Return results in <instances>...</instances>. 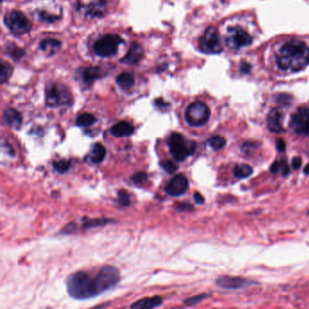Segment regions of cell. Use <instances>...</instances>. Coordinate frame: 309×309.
Returning a JSON list of instances; mask_svg holds the SVG:
<instances>
[{
    "label": "cell",
    "instance_id": "cell-1",
    "mask_svg": "<svg viewBox=\"0 0 309 309\" xmlns=\"http://www.w3.org/2000/svg\"><path fill=\"white\" fill-rule=\"evenodd\" d=\"M273 66L280 73H298L309 65V45L298 37L278 41L271 49Z\"/></svg>",
    "mask_w": 309,
    "mask_h": 309
},
{
    "label": "cell",
    "instance_id": "cell-2",
    "mask_svg": "<svg viewBox=\"0 0 309 309\" xmlns=\"http://www.w3.org/2000/svg\"><path fill=\"white\" fill-rule=\"evenodd\" d=\"M258 27L252 17L239 15L225 21L220 34L225 47L238 52L252 45L258 38Z\"/></svg>",
    "mask_w": 309,
    "mask_h": 309
},
{
    "label": "cell",
    "instance_id": "cell-3",
    "mask_svg": "<svg viewBox=\"0 0 309 309\" xmlns=\"http://www.w3.org/2000/svg\"><path fill=\"white\" fill-rule=\"evenodd\" d=\"M67 288L70 297L75 299H88L98 296L95 278L84 271H78L70 275L67 280Z\"/></svg>",
    "mask_w": 309,
    "mask_h": 309
},
{
    "label": "cell",
    "instance_id": "cell-4",
    "mask_svg": "<svg viewBox=\"0 0 309 309\" xmlns=\"http://www.w3.org/2000/svg\"><path fill=\"white\" fill-rule=\"evenodd\" d=\"M168 147L171 154L178 162H183L196 151L194 141H189L179 133H172L169 136Z\"/></svg>",
    "mask_w": 309,
    "mask_h": 309
},
{
    "label": "cell",
    "instance_id": "cell-5",
    "mask_svg": "<svg viewBox=\"0 0 309 309\" xmlns=\"http://www.w3.org/2000/svg\"><path fill=\"white\" fill-rule=\"evenodd\" d=\"M45 103L52 108L69 105L72 103V96L65 85L53 83L45 89Z\"/></svg>",
    "mask_w": 309,
    "mask_h": 309
},
{
    "label": "cell",
    "instance_id": "cell-6",
    "mask_svg": "<svg viewBox=\"0 0 309 309\" xmlns=\"http://www.w3.org/2000/svg\"><path fill=\"white\" fill-rule=\"evenodd\" d=\"M121 279L118 269L112 266L103 267L95 277L96 290L98 295L106 292L118 285Z\"/></svg>",
    "mask_w": 309,
    "mask_h": 309
},
{
    "label": "cell",
    "instance_id": "cell-7",
    "mask_svg": "<svg viewBox=\"0 0 309 309\" xmlns=\"http://www.w3.org/2000/svg\"><path fill=\"white\" fill-rule=\"evenodd\" d=\"M211 111L203 102H193L185 111V120L193 127H200L207 124L210 118Z\"/></svg>",
    "mask_w": 309,
    "mask_h": 309
},
{
    "label": "cell",
    "instance_id": "cell-8",
    "mask_svg": "<svg viewBox=\"0 0 309 309\" xmlns=\"http://www.w3.org/2000/svg\"><path fill=\"white\" fill-rule=\"evenodd\" d=\"M199 48L205 54H219L223 49L221 34L215 27L207 28L199 40Z\"/></svg>",
    "mask_w": 309,
    "mask_h": 309
},
{
    "label": "cell",
    "instance_id": "cell-9",
    "mask_svg": "<svg viewBox=\"0 0 309 309\" xmlns=\"http://www.w3.org/2000/svg\"><path fill=\"white\" fill-rule=\"evenodd\" d=\"M123 43L124 41L117 34H106L96 41L94 50L98 56L110 57L117 53L119 46Z\"/></svg>",
    "mask_w": 309,
    "mask_h": 309
},
{
    "label": "cell",
    "instance_id": "cell-10",
    "mask_svg": "<svg viewBox=\"0 0 309 309\" xmlns=\"http://www.w3.org/2000/svg\"><path fill=\"white\" fill-rule=\"evenodd\" d=\"M289 126L295 134L298 135H309V107L301 106L293 112Z\"/></svg>",
    "mask_w": 309,
    "mask_h": 309
},
{
    "label": "cell",
    "instance_id": "cell-11",
    "mask_svg": "<svg viewBox=\"0 0 309 309\" xmlns=\"http://www.w3.org/2000/svg\"><path fill=\"white\" fill-rule=\"evenodd\" d=\"M5 23L12 33L17 35L26 34L31 29V23L22 12H10L5 17Z\"/></svg>",
    "mask_w": 309,
    "mask_h": 309
},
{
    "label": "cell",
    "instance_id": "cell-12",
    "mask_svg": "<svg viewBox=\"0 0 309 309\" xmlns=\"http://www.w3.org/2000/svg\"><path fill=\"white\" fill-rule=\"evenodd\" d=\"M189 188V181L184 175L174 176L165 186V192L170 196H180L185 193Z\"/></svg>",
    "mask_w": 309,
    "mask_h": 309
},
{
    "label": "cell",
    "instance_id": "cell-13",
    "mask_svg": "<svg viewBox=\"0 0 309 309\" xmlns=\"http://www.w3.org/2000/svg\"><path fill=\"white\" fill-rule=\"evenodd\" d=\"M217 285L221 288L224 289H240L243 287L250 286V285H256L257 283L248 281L245 278L241 277H234V276H229V275H222L219 276L217 279Z\"/></svg>",
    "mask_w": 309,
    "mask_h": 309
},
{
    "label": "cell",
    "instance_id": "cell-14",
    "mask_svg": "<svg viewBox=\"0 0 309 309\" xmlns=\"http://www.w3.org/2000/svg\"><path fill=\"white\" fill-rule=\"evenodd\" d=\"M283 120H284V115L283 112L279 108H274L268 113L267 120H266V124H267V128L270 130L272 133L275 134H279L281 132L284 131L283 127Z\"/></svg>",
    "mask_w": 309,
    "mask_h": 309
},
{
    "label": "cell",
    "instance_id": "cell-15",
    "mask_svg": "<svg viewBox=\"0 0 309 309\" xmlns=\"http://www.w3.org/2000/svg\"><path fill=\"white\" fill-rule=\"evenodd\" d=\"M144 55V50L141 45L137 43H133L130 46L127 54L121 59V62L128 65H135L140 62Z\"/></svg>",
    "mask_w": 309,
    "mask_h": 309
},
{
    "label": "cell",
    "instance_id": "cell-16",
    "mask_svg": "<svg viewBox=\"0 0 309 309\" xmlns=\"http://www.w3.org/2000/svg\"><path fill=\"white\" fill-rule=\"evenodd\" d=\"M84 8L86 17H103L106 9V1L105 0H95L89 5L82 6Z\"/></svg>",
    "mask_w": 309,
    "mask_h": 309
},
{
    "label": "cell",
    "instance_id": "cell-17",
    "mask_svg": "<svg viewBox=\"0 0 309 309\" xmlns=\"http://www.w3.org/2000/svg\"><path fill=\"white\" fill-rule=\"evenodd\" d=\"M3 119L7 125L14 129H19L22 125V115L15 109L6 110L3 114Z\"/></svg>",
    "mask_w": 309,
    "mask_h": 309
},
{
    "label": "cell",
    "instance_id": "cell-18",
    "mask_svg": "<svg viewBox=\"0 0 309 309\" xmlns=\"http://www.w3.org/2000/svg\"><path fill=\"white\" fill-rule=\"evenodd\" d=\"M135 132V128L132 124L127 122H119L112 126L110 133L114 137H126L133 135Z\"/></svg>",
    "mask_w": 309,
    "mask_h": 309
},
{
    "label": "cell",
    "instance_id": "cell-19",
    "mask_svg": "<svg viewBox=\"0 0 309 309\" xmlns=\"http://www.w3.org/2000/svg\"><path fill=\"white\" fill-rule=\"evenodd\" d=\"M40 48L46 56H54L60 50L61 42L58 40L53 39V38H46L40 43Z\"/></svg>",
    "mask_w": 309,
    "mask_h": 309
},
{
    "label": "cell",
    "instance_id": "cell-20",
    "mask_svg": "<svg viewBox=\"0 0 309 309\" xmlns=\"http://www.w3.org/2000/svg\"><path fill=\"white\" fill-rule=\"evenodd\" d=\"M102 77V69L99 67L84 68L82 72V79L84 84H93L97 79Z\"/></svg>",
    "mask_w": 309,
    "mask_h": 309
},
{
    "label": "cell",
    "instance_id": "cell-21",
    "mask_svg": "<svg viewBox=\"0 0 309 309\" xmlns=\"http://www.w3.org/2000/svg\"><path fill=\"white\" fill-rule=\"evenodd\" d=\"M162 305V298L155 296L153 298H146L140 299L131 306L132 309H153Z\"/></svg>",
    "mask_w": 309,
    "mask_h": 309
},
{
    "label": "cell",
    "instance_id": "cell-22",
    "mask_svg": "<svg viewBox=\"0 0 309 309\" xmlns=\"http://www.w3.org/2000/svg\"><path fill=\"white\" fill-rule=\"evenodd\" d=\"M105 156H106L105 147L101 143H96L92 148L89 158L92 163L98 164V163H101L105 159Z\"/></svg>",
    "mask_w": 309,
    "mask_h": 309
},
{
    "label": "cell",
    "instance_id": "cell-23",
    "mask_svg": "<svg viewBox=\"0 0 309 309\" xmlns=\"http://www.w3.org/2000/svg\"><path fill=\"white\" fill-rule=\"evenodd\" d=\"M116 83L123 89H130L135 84V76L132 73H122L117 76Z\"/></svg>",
    "mask_w": 309,
    "mask_h": 309
},
{
    "label": "cell",
    "instance_id": "cell-24",
    "mask_svg": "<svg viewBox=\"0 0 309 309\" xmlns=\"http://www.w3.org/2000/svg\"><path fill=\"white\" fill-rule=\"evenodd\" d=\"M253 169L247 164H238L234 168V175L238 179H245L252 174Z\"/></svg>",
    "mask_w": 309,
    "mask_h": 309
},
{
    "label": "cell",
    "instance_id": "cell-25",
    "mask_svg": "<svg viewBox=\"0 0 309 309\" xmlns=\"http://www.w3.org/2000/svg\"><path fill=\"white\" fill-rule=\"evenodd\" d=\"M1 69H0V81L2 84L6 83L8 79L10 78V76L13 73V68L11 65H9L8 63L2 60L1 61Z\"/></svg>",
    "mask_w": 309,
    "mask_h": 309
},
{
    "label": "cell",
    "instance_id": "cell-26",
    "mask_svg": "<svg viewBox=\"0 0 309 309\" xmlns=\"http://www.w3.org/2000/svg\"><path fill=\"white\" fill-rule=\"evenodd\" d=\"M96 118L93 114L90 113H84L78 116L76 119V125L80 127H89L91 125L95 124Z\"/></svg>",
    "mask_w": 309,
    "mask_h": 309
},
{
    "label": "cell",
    "instance_id": "cell-27",
    "mask_svg": "<svg viewBox=\"0 0 309 309\" xmlns=\"http://www.w3.org/2000/svg\"><path fill=\"white\" fill-rule=\"evenodd\" d=\"M208 145L211 147L215 151H219L221 149L224 148L226 143H227V140L225 139L224 137L222 136H213L211 137L209 140H208Z\"/></svg>",
    "mask_w": 309,
    "mask_h": 309
},
{
    "label": "cell",
    "instance_id": "cell-28",
    "mask_svg": "<svg viewBox=\"0 0 309 309\" xmlns=\"http://www.w3.org/2000/svg\"><path fill=\"white\" fill-rule=\"evenodd\" d=\"M160 165L165 172H167L168 173H171V174L175 172L179 168L177 164H175L173 162H172L170 160H163L160 163Z\"/></svg>",
    "mask_w": 309,
    "mask_h": 309
},
{
    "label": "cell",
    "instance_id": "cell-29",
    "mask_svg": "<svg viewBox=\"0 0 309 309\" xmlns=\"http://www.w3.org/2000/svg\"><path fill=\"white\" fill-rule=\"evenodd\" d=\"M70 166H71V163L68 160H61V161L54 163V167L60 173L66 172L68 169L70 168Z\"/></svg>",
    "mask_w": 309,
    "mask_h": 309
},
{
    "label": "cell",
    "instance_id": "cell-30",
    "mask_svg": "<svg viewBox=\"0 0 309 309\" xmlns=\"http://www.w3.org/2000/svg\"><path fill=\"white\" fill-rule=\"evenodd\" d=\"M147 179H148V175H147L146 172H140L135 173L133 176L132 180L135 182L136 185H141V184H143L146 181Z\"/></svg>",
    "mask_w": 309,
    "mask_h": 309
},
{
    "label": "cell",
    "instance_id": "cell-31",
    "mask_svg": "<svg viewBox=\"0 0 309 309\" xmlns=\"http://www.w3.org/2000/svg\"><path fill=\"white\" fill-rule=\"evenodd\" d=\"M208 297H209V295H207V294H202V295H199V296H196V297H192V298L185 299V300H184V304H185V305H188V306L195 305V304L201 302L202 300L205 299V298H208Z\"/></svg>",
    "mask_w": 309,
    "mask_h": 309
},
{
    "label": "cell",
    "instance_id": "cell-32",
    "mask_svg": "<svg viewBox=\"0 0 309 309\" xmlns=\"http://www.w3.org/2000/svg\"><path fill=\"white\" fill-rule=\"evenodd\" d=\"M118 202L122 206H128L130 204V197L125 191H119Z\"/></svg>",
    "mask_w": 309,
    "mask_h": 309
},
{
    "label": "cell",
    "instance_id": "cell-33",
    "mask_svg": "<svg viewBox=\"0 0 309 309\" xmlns=\"http://www.w3.org/2000/svg\"><path fill=\"white\" fill-rule=\"evenodd\" d=\"M108 219H94L90 220L88 222H85L84 225V228H93L96 226H102V225L106 224L108 223Z\"/></svg>",
    "mask_w": 309,
    "mask_h": 309
},
{
    "label": "cell",
    "instance_id": "cell-34",
    "mask_svg": "<svg viewBox=\"0 0 309 309\" xmlns=\"http://www.w3.org/2000/svg\"><path fill=\"white\" fill-rule=\"evenodd\" d=\"M252 66L247 62H242L240 66V71L241 73H249L251 71Z\"/></svg>",
    "mask_w": 309,
    "mask_h": 309
},
{
    "label": "cell",
    "instance_id": "cell-35",
    "mask_svg": "<svg viewBox=\"0 0 309 309\" xmlns=\"http://www.w3.org/2000/svg\"><path fill=\"white\" fill-rule=\"evenodd\" d=\"M280 168L282 169V173H283L284 177H286V176L289 174L290 170H289V167L287 165V162L286 160L280 161Z\"/></svg>",
    "mask_w": 309,
    "mask_h": 309
},
{
    "label": "cell",
    "instance_id": "cell-36",
    "mask_svg": "<svg viewBox=\"0 0 309 309\" xmlns=\"http://www.w3.org/2000/svg\"><path fill=\"white\" fill-rule=\"evenodd\" d=\"M9 52H12L11 54H10V56H11L12 57H14V58H18V57H20V56L23 55V51L18 49V48L17 49L16 45L12 47L11 50H8V53H9Z\"/></svg>",
    "mask_w": 309,
    "mask_h": 309
},
{
    "label": "cell",
    "instance_id": "cell-37",
    "mask_svg": "<svg viewBox=\"0 0 309 309\" xmlns=\"http://www.w3.org/2000/svg\"><path fill=\"white\" fill-rule=\"evenodd\" d=\"M280 168V162H277V161H275L274 163L271 164V166H270V172H272V173H276L277 172H278V170Z\"/></svg>",
    "mask_w": 309,
    "mask_h": 309
},
{
    "label": "cell",
    "instance_id": "cell-38",
    "mask_svg": "<svg viewBox=\"0 0 309 309\" xmlns=\"http://www.w3.org/2000/svg\"><path fill=\"white\" fill-rule=\"evenodd\" d=\"M276 148H277V151L278 152H284L285 151V149H286V143H285V141L284 140H282V139H278L277 141H276Z\"/></svg>",
    "mask_w": 309,
    "mask_h": 309
},
{
    "label": "cell",
    "instance_id": "cell-39",
    "mask_svg": "<svg viewBox=\"0 0 309 309\" xmlns=\"http://www.w3.org/2000/svg\"><path fill=\"white\" fill-rule=\"evenodd\" d=\"M192 205H191L190 203H181L179 205V207H178V209H180V210H182V211H188V210H191L192 209Z\"/></svg>",
    "mask_w": 309,
    "mask_h": 309
},
{
    "label": "cell",
    "instance_id": "cell-40",
    "mask_svg": "<svg viewBox=\"0 0 309 309\" xmlns=\"http://www.w3.org/2000/svg\"><path fill=\"white\" fill-rule=\"evenodd\" d=\"M301 163H302V160H301V158H294L292 161L293 168L296 169V170H298V169L300 168V166H301Z\"/></svg>",
    "mask_w": 309,
    "mask_h": 309
},
{
    "label": "cell",
    "instance_id": "cell-41",
    "mask_svg": "<svg viewBox=\"0 0 309 309\" xmlns=\"http://www.w3.org/2000/svg\"><path fill=\"white\" fill-rule=\"evenodd\" d=\"M194 201H195L198 204H203V203H204V198H203L202 194H200L199 192H196V193L194 194Z\"/></svg>",
    "mask_w": 309,
    "mask_h": 309
},
{
    "label": "cell",
    "instance_id": "cell-42",
    "mask_svg": "<svg viewBox=\"0 0 309 309\" xmlns=\"http://www.w3.org/2000/svg\"><path fill=\"white\" fill-rule=\"evenodd\" d=\"M304 172H305V174H309V163L305 167L304 169Z\"/></svg>",
    "mask_w": 309,
    "mask_h": 309
},
{
    "label": "cell",
    "instance_id": "cell-43",
    "mask_svg": "<svg viewBox=\"0 0 309 309\" xmlns=\"http://www.w3.org/2000/svg\"><path fill=\"white\" fill-rule=\"evenodd\" d=\"M308 214H309V211H308Z\"/></svg>",
    "mask_w": 309,
    "mask_h": 309
}]
</instances>
